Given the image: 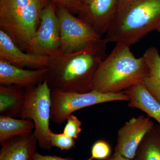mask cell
<instances>
[{"label": "cell", "mask_w": 160, "mask_h": 160, "mask_svg": "<svg viewBox=\"0 0 160 160\" xmlns=\"http://www.w3.org/2000/svg\"><path fill=\"white\" fill-rule=\"evenodd\" d=\"M107 42L100 38L73 52L50 58L46 80L51 91L86 93L92 90L95 73L106 57Z\"/></svg>", "instance_id": "1"}, {"label": "cell", "mask_w": 160, "mask_h": 160, "mask_svg": "<svg viewBox=\"0 0 160 160\" xmlns=\"http://www.w3.org/2000/svg\"><path fill=\"white\" fill-rule=\"evenodd\" d=\"M160 26V0L121 1L105 39L130 46Z\"/></svg>", "instance_id": "2"}, {"label": "cell", "mask_w": 160, "mask_h": 160, "mask_svg": "<svg viewBox=\"0 0 160 160\" xmlns=\"http://www.w3.org/2000/svg\"><path fill=\"white\" fill-rule=\"evenodd\" d=\"M147 66L142 57L137 58L130 46L117 43L100 64L92 81V90L117 93L142 83Z\"/></svg>", "instance_id": "3"}, {"label": "cell", "mask_w": 160, "mask_h": 160, "mask_svg": "<svg viewBox=\"0 0 160 160\" xmlns=\"http://www.w3.org/2000/svg\"><path fill=\"white\" fill-rule=\"evenodd\" d=\"M51 0H0V29L22 49L37 31Z\"/></svg>", "instance_id": "4"}, {"label": "cell", "mask_w": 160, "mask_h": 160, "mask_svg": "<svg viewBox=\"0 0 160 160\" xmlns=\"http://www.w3.org/2000/svg\"><path fill=\"white\" fill-rule=\"evenodd\" d=\"M51 90L46 79L38 86L26 89L25 104L20 118L29 119L35 125L33 134L42 149L52 148L49 128L51 117Z\"/></svg>", "instance_id": "5"}, {"label": "cell", "mask_w": 160, "mask_h": 160, "mask_svg": "<svg viewBox=\"0 0 160 160\" xmlns=\"http://www.w3.org/2000/svg\"><path fill=\"white\" fill-rule=\"evenodd\" d=\"M123 92L104 93L95 90L86 93L51 91L50 119L55 124H62L72 112L79 109L113 101H129Z\"/></svg>", "instance_id": "6"}, {"label": "cell", "mask_w": 160, "mask_h": 160, "mask_svg": "<svg viewBox=\"0 0 160 160\" xmlns=\"http://www.w3.org/2000/svg\"><path fill=\"white\" fill-rule=\"evenodd\" d=\"M57 6L52 0L43 9L38 28L22 50L29 54L54 57L60 53Z\"/></svg>", "instance_id": "7"}, {"label": "cell", "mask_w": 160, "mask_h": 160, "mask_svg": "<svg viewBox=\"0 0 160 160\" xmlns=\"http://www.w3.org/2000/svg\"><path fill=\"white\" fill-rule=\"evenodd\" d=\"M60 33V53L73 52L99 39L91 27L66 8L57 6Z\"/></svg>", "instance_id": "8"}, {"label": "cell", "mask_w": 160, "mask_h": 160, "mask_svg": "<svg viewBox=\"0 0 160 160\" xmlns=\"http://www.w3.org/2000/svg\"><path fill=\"white\" fill-rule=\"evenodd\" d=\"M154 125L150 118L143 115L132 118L118 131L115 152L127 158L134 159L140 143Z\"/></svg>", "instance_id": "9"}, {"label": "cell", "mask_w": 160, "mask_h": 160, "mask_svg": "<svg viewBox=\"0 0 160 160\" xmlns=\"http://www.w3.org/2000/svg\"><path fill=\"white\" fill-rule=\"evenodd\" d=\"M119 2L120 0H89L83 4L78 18L102 38L109 29Z\"/></svg>", "instance_id": "10"}, {"label": "cell", "mask_w": 160, "mask_h": 160, "mask_svg": "<svg viewBox=\"0 0 160 160\" xmlns=\"http://www.w3.org/2000/svg\"><path fill=\"white\" fill-rule=\"evenodd\" d=\"M0 58L21 68H47L50 58L29 54L20 49L9 35L0 29Z\"/></svg>", "instance_id": "11"}, {"label": "cell", "mask_w": 160, "mask_h": 160, "mask_svg": "<svg viewBox=\"0 0 160 160\" xmlns=\"http://www.w3.org/2000/svg\"><path fill=\"white\" fill-rule=\"evenodd\" d=\"M47 69L19 68L0 58V85H15L25 89L38 86L46 79Z\"/></svg>", "instance_id": "12"}, {"label": "cell", "mask_w": 160, "mask_h": 160, "mask_svg": "<svg viewBox=\"0 0 160 160\" xmlns=\"http://www.w3.org/2000/svg\"><path fill=\"white\" fill-rule=\"evenodd\" d=\"M38 144L33 133L12 138L1 144L0 160H32Z\"/></svg>", "instance_id": "13"}, {"label": "cell", "mask_w": 160, "mask_h": 160, "mask_svg": "<svg viewBox=\"0 0 160 160\" xmlns=\"http://www.w3.org/2000/svg\"><path fill=\"white\" fill-rule=\"evenodd\" d=\"M123 92L129 97L128 106L146 112L149 117L155 120L160 126V103L149 93L142 83Z\"/></svg>", "instance_id": "14"}, {"label": "cell", "mask_w": 160, "mask_h": 160, "mask_svg": "<svg viewBox=\"0 0 160 160\" xmlns=\"http://www.w3.org/2000/svg\"><path fill=\"white\" fill-rule=\"evenodd\" d=\"M26 89L15 85H0L1 115L20 117L26 100Z\"/></svg>", "instance_id": "15"}, {"label": "cell", "mask_w": 160, "mask_h": 160, "mask_svg": "<svg viewBox=\"0 0 160 160\" xmlns=\"http://www.w3.org/2000/svg\"><path fill=\"white\" fill-rule=\"evenodd\" d=\"M147 66L142 84L146 89L160 103V55L155 47L147 49L143 55Z\"/></svg>", "instance_id": "16"}, {"label": "cell", "mask_w": 160, "mask_h": 160, "mask_svg": "<svg viewBox=\"0 0 160 160\" xmlns=\"http://www.w3.org/2000/svg\"><path fill=\"white\" fill-rule=\"evenodd\" d=\"M34 129L35 125L31 120L0 116L1 144L15 137L32 133Z\"/></svg>", "instance_id": "17"}, {"label": "cell", "mask_w": 160, "mask_h": 160, "mask_svg": "<svg viewBox=\"0 0 160 160\" xmlns=\"http://www.w3.org/2000/svg\"><path fill=\"white\" fill-rule=\"evenodd\" d=\"M136 160H160V126L155 125L142 140Z\"/></svg>", "instance_id": "18"}, {"label": "cell", "mask_w": 160, "mask_h": 160, "mask_svg": "<svg viewBox=\"0 0 160 160\" xmlns=\"http://www.w3.org/2000/svg\"><path fill=\"white\" fill-rule=\"evenodd\" d=\"M91 153V157L87 160H106L110 157L111 155V147L106 141L102 140H98L92 145Z\"/></svg>", "instance_id": "19"}, {"label": "cell", "mask_w": 160, "mask_h": 160, "mask_svg": "<svg viewBox=\"0 0 160 160\" xmlns=\"http://www.w3.org/2000/svg\"><path fill=\"white\" fill-rule=\"evenodd\" d=\"M52 147H56L62 150H69L75 145V139L69 137L64 133H55L52 132Z\"/></svg>", "instance_id": "20"}, {"label": "cell", "mask_w": 160, "mask_h": 160, "mask_svg": "<svg viewBox=\"0 0 160 160\" xmlns=\"http://www.w3.org/2000/svg\"><path fill=\"white\" fill-rule=\"evenodd\" d=\"M66 120L67 123L64 127L63 133L76 139L82 131V122L76 116L72 114L70 115Z\"/></svg>", "instance_id": "21"}, {"label": "cell", "mask_w": 160, "mask_h": 160, "mask_svg": "<svg viewBox=\"0 0 160 160\" xmlns=\"http://www.w3.org/2000/svg\"><path fill=\"white\" fill-rule=\"evenodd\" d=\"M57 6L68 9L73 14L79 13L83 8L81 0H52Z\"/></svg>", "instance_id": "22"}, {"label": "cell", "mask_w": 160, "mask_h": 160, "mask_svg": "<svg viewBox=\"0 0 160 160\" xmlns=\"http://www.w3.org/2000/svg\"><path fill=\"white\" fill-rule=\"evenodd\" d=\"M32 160H74L72 158H64L56 156L43 155L38 152H36Z\"/></svg>", "instance_id": "23"}, {"label": "cell", "mask_w": 160, "mask_h": 160, "mask_svg": "<svg viewBox=\"0 0 160 160\" xmlns=\"http://www.w3.org/2000/svg\"><path fill=\"white\" fill-rule=\"evenodd\" d=\"M112 157L113 160H136L135 158L133 159L127 158L116 152H115L114 153Z\"/></svg>", "instance_id": "24"}, {"label": "cell", "mask_w": 160, "mask_h": 160, "mask_svg": "<svg viewBox=\"0 0 160 160\" xmlns=\"http://www.w3.org/2000/svg\"><path fill=\"white\" fill-rule=\"evenodd\" d=\"M82 1V2L83 4H86V3H87V2H89V0H81Z\"/></svg>", "instance_id": "25"}, {"label": "cell", "mask_w": 160, "mask_h": 160, "mask_svg": "<svg viewBox=\"0 0 160 160\" xmlns=\"http://www.w3.org/2000/svg\"><path fill=\"white\" fill-rule=\"evenodd\" d=\"M106 160H113V158H112V157L111 156L110 157H109V158L107 159Z\"/></svg>", "instance_id": "26"}, {"label": "cell", "mask_w": 160, "mask_h": 160, "mask_svg": "<svg viewBox=\"0 0 160 160\" xmlns=\"http://www.w3.org/2000/svg\"><path fill=\"white\" fill-rule=\"evenodd\" d=\"M157 30V31L158 32H160V26L158 28Z\"/></svg>", "instance_id": "27"}, {"label": "cell", "mask_w": 160, "mask_h": 160, "mask_svg": "<svg viewBox=\"0 0 160 160\" xmlns=\"http://www.w3.org/2000/svg\"><path fill=\"white\" fill-rule=\"evenodd\" d=\"M125 1V0H120V2H121V1Z\"/></svg>", "instance_id": "28"}]
</instances>
